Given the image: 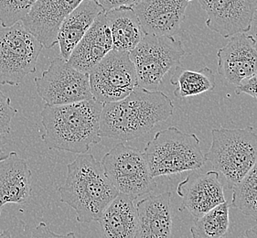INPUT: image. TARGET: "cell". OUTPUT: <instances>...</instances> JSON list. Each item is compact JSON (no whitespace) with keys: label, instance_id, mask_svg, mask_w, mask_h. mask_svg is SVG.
I'll return each mask as SVG.
<instances>
[{"label":"cell","instance_id":"36","mask_svg":"<svg viewBox=\"0 0 257 238\" xmlns=\"http://www.w3.org/2000/svg\"><path fill=\"white\" fill-rule=\"evenodd\" d=\"M139 1H140V0H139Z\"/></svg>","mask_w":257,"mask_h":238},{"label":"cell","instance_id":"26","mask_svg":"<svg viewBox=\"0 0 257 238\" xmlns=\"http://www.w3.org/2000/svg\"><path fill=\"white\" fill-rule=\"evenodd\" d=\"M17 113L18 110L11 105V99L0 91V136L10 133L12 119Z\"/></svg>","mask_w":257,"mask_h":238},{"label":"cell","instance_id":"3","mask_svg":"<svg viewBox=\"0 0 257 238\" xmlns=\"http://www.w3.org/2000/svg\"><path fill=\"white\" fill-rule=\"evenodd\" d=\"M61 202L76 212L79 223L98 222L119 194L93 154L82 153L69 163L65 182L59 188Z\"/></svg>","mask_w":257,"mask_h":238},{"label":"cell","instance_id":"28","mask_svg":"<svg viewBox=\"0 0 257 238\" xmlns=\"http://www.w3.org/2000/svg\"><path fill=\"white\" fill-rule=\"evenodd\" d=\"M235 93L236 94L246 93L252 98L257 99V71L251 77L237 85Z\"/></svg>","mask_w":257,"mask_h":238},{"label":"cell","instance_id":"24","mask_svg":"<svg viewBox=\"0 0 257 238\" xmlns=\"http://www.w3.org/2000/svg\"><path fill=\"white\" fill-rule=\"evenodd\" d=\"M231 205L247 217L257 221V162L232 188Z\"/></svg>","mask_w":257,"mask_h":238},{"label":"cell","instance_id":"7","mask_svg":"<svg viewBox=\"0 0 257 238\" xmlns=\"http://www.w3.org/2000/svg\"><path fill=\"white\" fill-rule=\"evenodd\" d=\"M101 163L105 175L119 193L133 200L154 192L158 187L143 152L123 142L109 150Z\"/></svg>","mask_w":257,"mask_h":238},{"label":"cell","instance_id":"14","mask_svg":"<svg viewBox=\"0 0 257 238\" xmlns=\"http://www.w3.org/2000/svg\"><path fill=\"white\" fill-rule=\"evenodd\" d=\"M217 59L218 73L235 86L257 71L256 45L248 32L230 37L217 52Z\"/></svg>","mask_w":257,"mask_h":238},{"label":"cell","instance_id":"27","mask_svg":"<svg viewBox=\"0 0 257 238\" xmlns=\"http://www.w3.org/2000/svg\"><path fill=\"white\" fill-rule=\"evenodd\" d=\"M31 238H77L73 232L59 234L54 233L49 225L44 222H41L37 225L34 231L32 232Z\"/></svg>","mask_w":257,"mask_h":238},{"label":"cell","instance_id":"18","mask_svg":"<svg viewBox=\"0 0 257 238\" xmlns=\"http://www.w3.org/2000/svg\"><path fill=\"white\" fill-rule=\"evenodd\" d=\"M32 193L31 171L25 160L16 152L0 161V214L8 203L24 204Z\"/></svg>","mask_w":257,"mask_h":238},{"label":"cell","instance_id":"21","mask_svg":"<svg viewBox=\"0 0 257 238\" xmlns=\"http://www.w3.org/2000/svg\"><path fill=\"white\" fill-rule=\"evenodd\" d=\"M111 31L113 50L130 52L144 38L145 33L133 8L123 7L105 12Z\"/></svg>","mask_w":257,"mask_h":238},{"label":"cell","instance_id":"25","mask_svg":"<svg viewBox=\"0 0 257 238\" xmlns=\"http://www.w3.org/2000/svg\"><path fill=\"white\" fill-rule=\"evenodd\" d=\"M37 0H0V22L3 28L22 21Z\"/></svg>","mask_w":257,"mask_h":238},{"label":"cell","instance_id":"34","mask_svg":"<svg viewBox=\"0 0 257 238\" xmlns=\"http://www.w3.org/2000/svg\"><path fill=\"white\" fill-rule=\"evenodd\" d=\"M2 233V230H1V229H0V233Z\"/></svg>","mask_w":257,"mask_h":238},{"label":"cell","instance_id":"6","mask_svg":"<svg viewBox=\"0 0 257 238\" xmlns=\"http://www.w3.org/2000/svg\"><path fill=\"white\" fill-rule=\"evenodd\" d=\"M185 51L174 37L145 35L139 45L129 52L134 63L138 87L158 91L172 68L180 65Z\"/></svg>","mask_w":257,"mask_h":238},{"label":"cell","instance_id":"32","mask_svg":"<svg viewBox=\"0 0 257 238\" xmlns=\"http://www.w3.org/2000/svg\"><path fill=\"white\" fill-rule=\"evenodd\" d=\"M0 238H13L11 235V232L9 230L2 231V233H0Z\"/></svg>","mask_w":257,"mask_h":238},{"label":"cell","instance_id":"16","mask_svg":"<svg viewBox=\"0 0 257 238\" xmlns=\"http://www.w3.org/2000/svg\"><path fill=\"white\" fill-rule=\"evenodd\" d=\"M112 50L113 41L108 21L105 13L102 12L73 49L67 62L78 71L89 73Z\"/></svg>","mask_w":257,"mask_h":238},{"label":"cell","instance_id":"29","mask_svg":"<svg viewBox=\"0 0 257 238\" xmlns=\"http://www.w3.org/2000/svg\"><path fill=\"white\" fill-rule=\"evenodd\" d=\"M139 1V0H97L99 5L102 7L104 13L123 7L133 8Z\"/></svg>","mask_w":257,"mask_h":238},{"label":"cell","instance_id":"1","mask_svg":"<svg viewBox=\"0 0 257 238\" xmlns=\"http://www.w3.org/2000/svg\"><path fill=\"white\" fill-rule=\"evenodd\" d=\"M173 111L166 93L136 87L125 98L103 104L99 133L122 142L136 140L170 118Z\"/></svg>","mask_w":257,"mask_h":238},{"label":"cell","instance_id":"15","mask_svg":"<svg viewBox=\"0 0 257 238\" xmlns=\"http://www.w3.org/2000/svg\"><path fill=\"white\" fill-rule=\"evenodd\" d=\"M82 1L37 0L21 22L43 48L51 49L57 43V35L62 22Z\"/></svg>","mask_w":257,"mask_h":238},{"label":"cell","instance_id":"12","mask_svg":"<svg viewBox=\"0 0 257 238\" xmlns=\"http://www.w3.org/2000/svg\"><path fill=\"white\" fill-rule=\"evenodd\" d=\"M177 193L182 201L180 211H188L194 220L226 202L223 184L216 171L189 175L178 185Z\"/></svg>","mask_w":257,"mask_h":238},{"label":"cell","instance_id":"33","mask_svg":"<svg viewBox=\"0 0 257 238\" xmlns=\"http://www.w3.org/2000/svg\"><path fill=\"white\" fill-rule=\"evenodd\" d=\"M10 155V153H5V152H0V161L7 159Z\"/></svg>","mask_w":257,"mask_h":238},{"label":"cell","instance_id":"4","mask_svg":"<svg viewBox=\"0 0 257 238\" xmlns=\"http://www.w3.org/2000/svg\"><path fill=\"white\" fill-rule=\"evenodd\" d=\"M143 155L153 178L196 171L207 162L199 138L176 127L157 132L147 143Z\"/></svg>","mask_w":257,"mask_h":238},{"label":"cell","instance_id":"22","mask_svg":"<svg viewBox=\"0 0 257 238\" xmlns=\"http://www.w3.org/2000/svg\"><path fill=\"white\" fill-rule=\"evenodd\" d=\"M170 83L175 86L174 95L179 99L193 97L215 88V75L210 68L198 71L188 70L179 65L175 68Z\"/></svg>","mask_w":257,"mask_h":238},{"label":"cell","instance_id":"11","mask_svg":"<svg viewBox=\"0 0 257 238\" xmlns=\"http://www.w3.org/2000/svg\"><path fill=\"white\" fill-rule=\"evenodd\" d=\"M208 16L206 26L224 38L248 32L256 0H198Z\"/></svg>","mask_w":257,"mask_h":238},{"label":"cell","instance_id":"30","mask_svg":"<svg viewBox=\"0 0 257 238\" xmlns=\"http://www.w3.org/2000/svg\"><path fill=\"white\" fill-rule=\"evenodd\" d=\"M248 33L252 36L257 48V11L256 12L254 13L253 19H252V24H251V27H250V30L248 31Z\"/></svg>","mask_w":257,"mask_h":238},{"label":"cell","instance_id":"9","mask_svg":"<svg viewBox=\"0 0 257 238\" xmlns=\"http://www.w3.org/2000/svg\"><path fill=\"white\" fill-rule=\"evenodd\" d=\"M93 98L108 104L125 98L138 87L134 63L129 52L112 50L89 72Z\"/></svg>","mask_w":257,"mask_h":238},{"label":"cell","instance_id":"37","mask_svg":"<svg viewBox=\"0 0 257 238\" xmlns=\"http://www.w3.org/2000/svg\"><path fill=\"white\" fill-rule=\"evenodd\" d=\"M256 1H257V0H256Z\"/></svg>","mask_w":257,"mask_h":238},{"label":"cell","instance_id":"35","mask_svg":"<svg viewBox=\"0 0 257 238\" xmlns=\"http://www.w3.org/2000/svg\"><path fill=\"white\" fill-rule=\"evenodd\" d=\"M0 152H1V151H0Z\"/></svg>","mask_w":257,"mask_h":238},{"label":"cell","instance_id":"17","mask_svg":"<svg viewBox=\"0 0 257 238\" xmlns=\"http://www.w3.org/2000/svg\"><path fill=\"white\" fill-rule=\"evenodd\" d=\"M171 192L150 195L137 204L138 226L136 238H171Z\"/></svg>","mask_w":257,"mask_h":238},{"label":"cell","instance_id":"10","mask_svg":"<svg viewBox=\"0 0 257 238\" xmlns=\"http://www.w3.org/2000/svg\"><path fill=\"white\" fill-rule=\"evenodd\" d=\"M34 81L37 93L46 104L62 105L93 99L89 73L78 71L62 57L55 58Z\"/></svg>","mask_w":257,"mask_h":238},{"label":"cell","instance_id":"5","mask_svg":"<svg viewBox=\"0 0 257 238\" xmlns=\"http://www.w3.org/2000/svg\"><path fill=\"white\" fill-rule=\"evenodd\" d=\"M211 145L206 161L220 171L232 189L257 162V135L252 127L211 130Z\"/></svg>","mask_w":257,"mask_h":238},{"label":"cell","instance_id":"23","mask_svg":"<svg viewBox=\"0 0 257 238\" xmlns=\"http://www.w3.org/2000/svg\"><path fill=\"white\" fill-rule=\"evenodd\" d=\"M230 205L225 202L210 210L190 227L192 238H222L230 227Z\"/></svg>","mask_w":257,"mask_h":238},{"label":"cell","instance_id":"19","mask_svg":"<svg viewBox=\"0 0 257 238\" xmlns=\"http://www.w3.org/2000/svg\"><path fill=\"white\" fill-rule=\"evenodd\" d=\"M102 12L103 9L97 0H83L63 21L57 35V43L63 60H69L73 49Z\"/></svg>","mask_w":257,"mask_h":238},{"label":"cell","instance_id":"8","mask_svg":"<svg viewBox=\"0 0 257 238\" xmlns=\"http://www.w3.org/2000/svg\"><path fill=\"white\" fill-rule=\"evenodd\" d=\"M43 45L20 21L0 31V84L20 85L36 72Z\"/></svg>","mask_w":257,"mask_h":238},{"label":"cell","instance_id":"13","mask_svg":"<svg viewBox=\"0 0 257 238\" xmlns=\"http://www.w3.org/2000/svg\"><path fill=\"white\" fill-rule=\"evenodd\" d=\"M193 0H140L133 7L145 35L173 37L180 32Z\"/></svg>","mask_w":257,"mask_h":238},{"label":"cell","instance_id":"2","mask_svg":"<svg viewBox=\"0 0 257 238\" xmlns=\"http://www.w3.org/2000/svg\"><path fill=\"white\" fill-rule=\"evenodd\" d=\"M103 105L93 98L62 105L45 104L41 113L45 130L41 139L53 150L86 153L102 140L99 130Z\"/></svg>","mask_w":257,"mask_h":238},{"label":"cell","instance_id":"31","mask_svg":"<svg viewBox=\"0 0 257 238\" xmlns=\"http://www.w3.org/2000/svg\"><path fill=\"white\" fill-rule=\"evenodd\" d=\"M245 238H257V224L245 231Z\"/></svg>","mask_w":257,"mask_h":238},{"label":"cell","instance_id":"20","mask_svg":"<svg viewBox=\"0 0 257 238\" xmlns=\"http://www.w3.org/2000/svg\"><path fill=\"white\" fill-rule=\"evenodd\" d=\"M98 222L103 238H136L138 213L134 200L119 193Z\"/></svg>","mask_w":257,"mask_h":238}]
</instances>
